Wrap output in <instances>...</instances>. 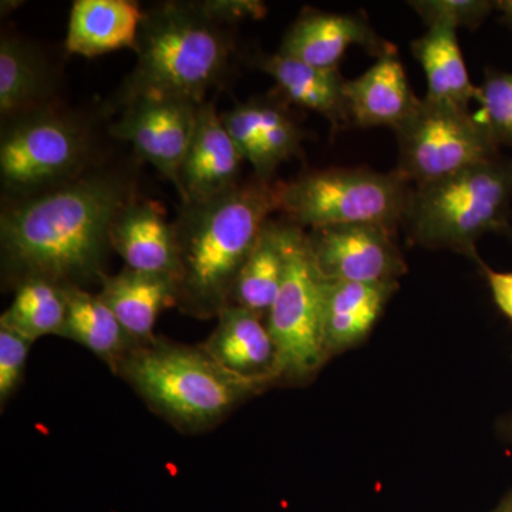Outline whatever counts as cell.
Masks as SVG:
<instances>
[{"label": "cell", "mask_w": 512, "mask_h": 512, "mask_svg": "<svg viewBox=\"0 0 512 512\" xmlns=\"http://www.w3.org/2000/svg\"><path fill=\"white\" fill-rule=\"evenodd\" d=\"M133 200L123 175L99 170L9 205L0 218L6 278L16 286L29 279L80 288L101 282L114 221Z\"/></svg>", "instance_id": "6da1fadb"}, {"label": "cell", "mask_w": 512, "mask_h": 512, "mask_svg": "<svg viewBox=\"0 0 512 512\" xmlns=\"http://www.w3.org/2000/svg\"><path fill=\"white\" fill-rule=\"evenodd\" d=\"M281 183L255 177L212 200L183 205L174 222L178 274L175 305L208 319L231 305L242 266L272 212Z\"/></svg>", "instance_id": "7a4b0ae2"}, {"label": "cell", "mask_w": 512, "mask_h": 512, "mask_svg": "<svg viewBox=\"0 0 512 512\" xmlns=\"http://www.w3.org/2000/svg\"><path fill=\"white\" fill-rule=\"evenodd\" d=\"M200 2H165L144 12L137 63L113 97V110L140 99L205 103L231 63L232 40Z\"/></svg>", "instance_id": "3957f363"}, {"label": "cell", "mask_w": 512, "mask_h": 512, "mask_svg": "<svg viewBox=\"0 0 512 512\" xmlns=\"http://www.w3.org/2000/svg\"><path fill=\"white\" fill-rule=\"evenodd\" d=\"M175 429L200 433L220 424L235 407L268 384L229 372L202 346L161 338L134 346L117 372Z\"/></svg>", "instance_id": "277c9868"}, {"label": "cell", "mask_w": 512, "mask_h": 512, "mask_svg": "<svg viewBox=\"0 0 512 512\" xmlns=\"http://www.w3.org/2000/svg\"><path fill=\"white\" fill-rule=\"evenodd\" d=\"M512 161L495 157L446 180L416 187L403 225L414 244L477 259L478 239L510 231Z\"/></svg>", "instance_id": "5b68a950"}, {"label": "cell", "mask_w": 512, "mask_h": 512, "mask_svg": "<svg viewBox=\"0 0 512 512\" xmlns=\"http://www.w3.org/2000/svg\"><path fill=\"white\" fill-rule=\"evenodd\" d=\"M412 190L399 174L328 168L281 183L279 211L299 228L377 225L396 232Z\"/></svg>", "instance_id": "8992f818"}, {"label": "cell", "mask_w": 512, "mask_h": 512, "mask_svg": "<svg viewBox=\"0 0 512 512\" xmlns=\"http://www.w3.org/2000/svg\"><path fill=\"white\" fill-rule=\"evenodd\" d=\"M285 274L266 326L275 345V382H303L328 360L323 343V286L308 234L285 224Z\"/></svg>", "instance_id": "52a82bcc"}, {"label": "cell", "mask_w": 512, "mask_h": 512, "mask_svg": "<svg viewBox=\"0 0 512 512\" xmlns=\"http://www.w3.org/2000/svg\"><path fill=\"white\" fill-rule=\"evenodd\" d=\"M92 151L89 131L49 107L16 117L3 131L0 175L3 187L33 197L76 180Z\"/></svg>", "instance_id": "ba28073f"}, {"label": "cell", "mask_w": 512, "mask_h": 512, "mask_svg": "<svg viewBox=\"0 0 512 512\" xmlns=\"http://www.w3.org/2000/svg\"><path fill=\"white\" fill-rule=\"evenodd\" d=\"M399 143L396 173L423 187L493 160L498 144L470 110L420 99L419 106L394 130Z\"/></svg>", "instance_id": "9c48e42d"}, {"label": "cell", "mask_w": 512, "mask_h": 512, "mask_svg": "<svg viewBox=\"0 0 512 512\" xmlns=\"http://www.w3.org/2000/svg\"><path fill=\"white\" fill-rule=\"evenodd\" d=\"M394 232L377 225H339L308 234L313 258L326 281L393 284L406 274Z\"/></svg>", "instance_id": "30bf717a"}, {"label": "cell", "mask_w": 512, "mask_h": 512, "mask_svg": "<svg viewBox=\"0 0 512 512\" xmlns=\"http://www.w3.org/2000/svg\"><path fill=\"white\" fill-rule=\"evenodd\" d=\"M200 104L175 99H140L121 110L110 131L180 188V170L194 134Z\"/></svg>", "instance_id": "8fae6325"}, {"label": "cell", "mask_w": 512, "mask_h": 512, "mask_svg": "<svg viewBox=\"0 0 512 512\" xmlns=\"http://www.w3.org/2000/svg\"><path fill=\"white\" fill-rule=\"evenodd\" d=\"M242 161L214 101H205L198 109L194 134L181 165L177 192L183 205L212 200L237 187Z\"/></svg>", "instance_id": "7c38bea8"}, {"label": "cell", "mask_w": 512, "mask_h": 512, "mask_svg": "<svg viewBox=\"0 0 512 512\" xmlns=\"http://www.w3.org/2000/svg\"><path fill=\"white\" fill-rule=\"evenodd\" d=\"M352 46L365 47L377 57L396 49L360 15L309 10L285 33L279 53L320 69H338Z\"/></svg>", "instance_id": "4fadbf2b"}, {"label": "cell", "mask_w": 512, "mask_h": 512, "mask_svg": "<svg viewBox=\"0 0 512 512\" xmlns=\"http://www.w3.org/2000/svg\"><path fill=\"white\" fill-rule=\"evenodd\" d=\"M349 123L356 127L396 130L419 106L396 49L377 57L376 63L353 80H346Z\"/></svg>", "instance_id": "5bb4252c"}, {"label": "cell", "mask_w": 512, "mask_h": 512, "mask_svg": "<svg viewBox=\"0 0 512 512\" xmlns=\"http://www.w3.org/2000/svg\"><path fill=\"white\" fill-rule=\"evenodd\" d=\"M111 245L127 268L141 274L177 279L178 258L173 224L153 201L128 202L114 221Z\"/></svg>", "instance_id": "9a60e30c"}, {"label": "cell", "mask_w": 512, "mask_h": 512, "mask_svg": "<svg viewBox=\"0 0 512 512\" xmlns=\"http://www.w3.org/2000/svg\"><path fill=\"white\" fill-rule=\"evenodd\" d=\"M217 318V328L202 349L235 375L274 383L275 345L262 316L228 305Z\"/></svg>", "instance_id": "2e32d148"}, {"label": "cell", "mask_w": 512, "mask_h": 512, "mask_svg": "<svg viewBox=\"0 0 512 512\" xmlns=\"http://www.w3.org/2000/svg\"><path fill=\"white\" fill-rule=\"evenodd\" d=\"M396 289L397 282L359 284L325 279L323 343L328 359L367 338Z\"/></svg>", "instance_id": "e0dca14e"}, {"label": "cell", "mask_w": 512, "mask_h": 512, "mask_svg": "<svg viewBox=\"0 0 512 512\" xmlns=\"http://www.w3.org/2000/svg\"><path fill=\"white\" fill-rule=\"evenodd\" d=\"M144 10L131 0H76L70 12L66 50L97 57L136 47Z\"/></svg>", "instance_id": "ac0fdd59"}, {"label": "cell", "mask_w": 512, "mask_h": 512, "mask_svg": "<svg viewBox=\"0 0 512 512\" xmlns=\"http://www.w3.org/2000/svg\"><path fill=\"white\" fill-rule=\"evenodd\" d=\"M252 63L275 80L278 89L291 103L325 117L335 130L349 124L346 80L339 67L320 69L279 52L255 56Z\"/></svg>", "instance_id": "d6986e66"}, {"label": "cell", "mask_w": 512, "mask_h": 512, "mask_svg": "<svg viewBox=\"0 0 512 512\" xmlns=\"http://www.w3.org/2000/svg\"><path fill=\"white\" fill-rule=\"evenodd\" d=\"M100 284V298L137 345L154 338V326L161 311L175 305V284L167 276L141 274L126 268L120 274L104 275Z\"/></svg>", "instance_id": "ffe728a7"}, {"label": "cell", "mask_w": 512, "mask_h": 512, "mask_svg": "<svg viewBox=\"0 0 512 512\" xmlns=\"http://www.w3.org/2000/svg\"><path fill=\"white\" fill-rule=\"evenodd\" d=\"M67 315L60 338L70 339L89 349L117 372L124 357L137 345L99 293L80 286H63Z\"/></svg>", "instance_id": "44dd1931"}, {"label": "cell", "mask_w": 512, "mask_h": 512, "mask_svg": "<svg viewBox=\"0 0 512 512\" xmlns=\"http://www.w3.org/2000/svg\"><path fill=\"white\" fill-rule=\"evenodd\" d=\"M413 56L419 60L427 80L424 99L468 110L477 100L478 87L471 83L457 30L434 26L412 43Z\"/></svg>", "instance_id": "7402d4cb"}, {"label": "cell", "mask_w": 512, "mask_h": 512, "mask_svg": "<svg viewBox=\"0 0 512 512\" xmlns=\"http://www.w3.org/2000/svg\"><path fill=\"white\" fill-rule=\"evenodd\" d=\"M52 76L39 50L18 36L0 42V113L3 119L45 109Z\"/></svg>", "instance_id": "603a6c76"}, {"label": "cell", "mask_w": 512, "mask_h": 512, "mask_svg": "<svg viewBox=\"0 0 512 512\" xmlns=\"http://www.w3.org/2000/svg\"><path fill=\"white\" fill-rule=\"evenodd\" d=\"M285 261V224L269 220L239 272L231 305L268 315L284 281Z\"/></svg>", "instance_id": "cb8c5ba5"}, {"label": "cell", "mask_w": 512, "mask_h": 512, "mask_svg": "<svg viewBox=\"0 0 512 512\" xmlns=\"http://www.w3.org/2000/svg\"><path fill=\"white\" fill-rule=\"evenodd\" d=\"M66 315L63 286L45 279H29L16 286L15 298L0 316V326L36 342L45 336H60Z\"/></svg>", "instance_id": "d4e9b609"}, {"label": "cell", "mask_w": 512, "mask_h": 512, "mask_svg": "<svg viewBox=\"0 0 512 512\" xmlns=\"http://www.w3.org/2000/svg\"><path fill=\"white\" fill-rule=\"evenodd\" d=\"M239 106L254 128L261 146V157L255 175L261 180L272 181L278 165L301 154V127L279 101L252 99Z\"/></svg>", "instance_id": "484cf974"}, {"label": "cell", "mask_w": 512, "mask_h": 512, "mask_svg": "<svg viewBox=\"0 0 512 512\" xmlns=\"http://www.w3.org/2000/svg\"><path fill=\"white\" fill-rule=\"evenodd\" d=\"M481 123L495 143L512 146V73L490 72L478 87Z\"/></svg>", "instance_id": "4316f807"}, {"label": "cell", "mask_w": 512, "mask_h": 512, "mask_svg": "<svg viewBox=\"0 0 512 512\" xmlns=\"http://www.w3.org/2000/svg\"><path fill=\"white\" fill-rule=\"evenodd\" d=\"M410 8L420 16L427 28L477 29L497 9L490 0H413Z\"/></svg>", "instance_id": "83f0119b"}, {"label": "cell", "mask_w": 512, "mask_h": 512, "mask_svg": "<svg viewBox=\"0 0 512 512\" xmlns=\"http://www.w3.org/2000/svg\"><path fill=\"white\" fill-rule=\"evenodd\" d=\"M33 342L0 326V403L8 402L25 376Z\"/></svg>", "instance_id": "f1b7e54d"}, {"label": "cell", "mask_w": 512, "mask_h": 512, "mask_svg": "<svg viewBox=\"0 0 512 512\" xmlns=\"http://www.w3.org/2000/svg\"><path fill=\"white\" fill-rule=\"evenodd\" d=\"M211 19L228 26L247 19H261L266 15L265 3L256 0H207L200 2Z\"/></svg>", "instance_id": "f546056e"}, {"label": "cell", "mask_w": 512, "mask_h": 512, "mask_svg": "<svg viewBox=\"0 0 512 512\" xmlns=\"http://www.w3.org/2000/svg\"><path fill=\"white\" fill-rule=\"evenodd\" d=\"M484 272L495 303L512 320V272H495L488 266Z\"/></svg>", "instance_id": "4dcf8cb0"}, {"label": "cell", "mask_w": 512, "mask_h": 512, "mask_svg": "<svg viewBox=\"0 0 512 512\" xmlns=\"http://www.w3.org/2000/svg\"><path fill=\"white\" fill-rule=\"evenodd\" d=\"M497 9L503 13L505 22L512 28V0H501V2H497Z\"/></svg>", "instance_id": "1f68e13d"}, {"label": "cell", "mask_w": 512, "mask_h": 512, "mask_svg": "<svg viewBox=\"0 0 512 512\" xmlns=\"http://www.w3.org/2000/svg\"><path fill=\"white\" fill-rule=\"evenodd\" d=\"M491 512H512V491L505 495L503 500L500 501V504Z\"/></svg>", "instance_id": "d6a6232c"}]
</instances>
